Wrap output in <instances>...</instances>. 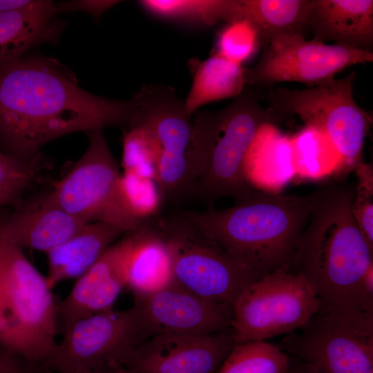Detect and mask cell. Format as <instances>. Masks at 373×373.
I'll return each mask as SVG.
<instances>
[{"label":"cell","instance_id":"6da1fadb","mask_svg":"<svg viewBox=\"0 0 373 373\" xmlns=\"http://www.w3.org/2000/svg\"><path fill=\"white\" fill-rule=\"evenodd\" d=\"M136 105L134 95L119 100L83 90L54 59L22 57L0 66V149L29 157L71 133L122 129Z\"/></svg>","mask_w":373,"mask_h":373},{"label":"cell","instance_id":"7a4b0ae2","mask_svg":"<svg viewBox=\"0 0 373 373\" xmlns=\"http://www.w3.org/2000/svg\"><path fill=\"white\" fill-rule=\"evenodd\" d=\"M355 189L321 188L290 269L302 275L330 309L373 312V249L352 212Z\"/></svg>","mask_w":373,"mask_h":373},{"label":"cell","instance_id":"3957f363","mask_svg":"<svg viewBox=\"0 0 373 373\" xmlns=\"http://www.w3.org/2000/svg\"><path fill=\"white\" fill-rule=\"evenodd\" d=\"M321 189L305 195L256 190L231 207L183 213L260 276L290 268Z\"/></svg>","mask_w":373,"mask_h":373},{"label":"cell","instance_id":"277c9868","mask_svg":"<svg viewBox=\"0 0 373 373\" xmlns=\"http://www.w3.org/2000/svg\"><path fill=\"white\" fill-rule=\"evenodd\" d=\"M260 97L245 86L224 108L195 113L193 146L198 176L190 196L207 204L227 197L238 202L257 190L245 176V157L261 126L283 117L263 108Z\"/></svg>","mask_w":373,"mask_h":373},{"label":"cell","instance_id":"5b68a950","mask_svg":"<svg viewBox=\"0 0 373 373\" xmlns=\"http://www.w3.org/2000/svg\"><path fill=\"white\" fill-rule=\"evenodd\" d=\"M57 307L46 276L0 227V347L50 373L58 343Z\"/></svg>","mask_w":373,"mask_h":373},{"label":"cell","instance_id":"8992f818","mask_svg":"<svg viewBox=\"0 0 373 373\" xmlns=\"http://www.w3.org/2000/svg\"><path fill=\"white\" fill-rule=\"evenodd\" d=\"M153 220L169 248L174 282L200 297L232 307L246 287L261 277L182 211Z\"/></svg>","mask_w":373,"mask_h":373},{"label":"cell","instance_id":"52a82bcc","mask_svg":"<svg viewBox=\"0 0 373 373\" xmlns=\"http://www.w3.org/2000/svg\"><path fill=\"white\" fill-rule=\"evenodd\" d=\"M321 304L312 286L289 268L262 276L242 291L232 307L230 328L236 344L292 334Z\"/></svg>","mask_w":373,"mask_h":373},{"label":"cell","instance_id":"ba28073f","mask_svg":"<svg viewBox=\"0 0 373 373\" xmlns=\"http://www.w3.org/2000/svg\"><path fill=\"white\" fill-rule=\"evenodd\" d=\"M131 117L152 135L158 150L157 182L164 202L190 196L198 176L193 147L192 115L174 89L144 85L135 95Z\"/></svg>","mask_w":373,"mask_h":373},{"label":"cell","instance_id":"9c48e42d","mask_svg":"<svg viewBox=\"0 0 373 373\" xmlns=\"http://www.w3.org/2000/svg\"><path fill=\"white\" fill-rule=\"evenodd\" d=\"M356 72L314 87H278L268 93L271 111L281 115H296L322 133L343 164L354 165L361 157L371 118L353 97Z\"/></svg>","mask_w":373,"mask_h":373},{"label":"cell","instance_id":"30bf717a","mask_svg":"<svg viewBox=\"0 0 373 373\" xmlns=\"http://www.w3.org/2000/svg\"><path fill=\"white\" fill-rule=\"evenodd\" d=\"M278 345L318 373H373V312L321 307Z\"/></svg>","mask_w":373,"mask_h":373},{"label":"cell","instance_id":"8fae6325","mask_svg":"<svg viewBox=\"0 0 373 373\" xmlns=\"http://www.w3.org/2000/svg\"><path fill=\"white\" fill-rule=\"evenodd\" d=\"M86 133V151L66 174L53 183L52 196L65 211L83 222H106L125 233L135 231L144 222L134 218L123 202L121 173L103 129Z\"/></svg>","mask_w":373,"mask_h":373},{"label":"cell","instance_id":"7c38bea8","mask_svg":"<svg viewBox=\"0 0 373 373\" xmlns=\"http://www.w3.org/2000/svg\"><path fill=\"white\" fill-rule=\"evenodd\" d=\"M61 334L47 365L50 373H106L125 367L137 346L149 337L134 305L86 316Z\"/></svg>","mask_w":373,"mask_h":373},{"label":"cell","instance_id":"4fadbf2b","mask_svg":"<svg viewBox=\"0 0 373 373\" xmlns=\"http://www.w3.org/2000/svg\"><path fill=\"white\" fill-rule=\"evenodd\" d=\"M262 49L258 62L244 67L246 85L271 88L294 82L314 87L333 80L351 66L373 61L372 52L307 40L296 32L278 34Z\"/></svg>","mask_w":373,"mask_h":373},{"label":"cell","instance_id":"5bb4252c","mask_svg":"<svg viewBox=\"0 0 373 373\" xmlns=\"http://www.w3.org/2000/svg\"><path fill=\"white\" fill-rule=\"evenodd\" d=\"M236 345L231 328L210 335L154 334L135 349L132 373H216Z\"/></svg>","mask_w":373,"mask_h":373},{"label":"cell","instance_id":"9a60e30c","mask_svg":"<svg viewBox=\"0 0 373 373\" xmlns=\"http://www.w3.org/2000/svg\"><path fill=\"white\" fill-rule=\"evenodd\" d=\"M133 305L149 336L210 335L230 328L232 307L203 298L175 282L152 294L135 296Z\"/></svg>","mask_w":373,"mask_h":373},{"label":"cell","instance_id":"2e32d148","mask_svg":"<svg viewBox=\"0 0 373 373\" xmlns=\"http://www.w3.org/2000/svg\"><path fill=\"white\" fill-rule=\"evenodd\" d=\"M131 242L132 232L114 242L77 279L68 294L57 302L59 333L79 319L113 309L121 292L126 288Z\"/></svg>","mask_w":373,"mask_h":373},{"label":"cell","instance_id":"e0dca14e","mask_svg":"<svg viewBox=\"0 0 373 373\" xmlns=\"http://www.w3.org/2000/svg\"><path fill=\"white\" fill-rule=\"evenodd\" d=\"M85 224L57 202L50 189L26 196L12 210L0 213L5 237L23 249L47 253Z\"/></svg>","mask_w":373,"mask_h":373},{"label":"cell","instance_id":"ac0fdd59","mask_svg":"<svg viewBox=\"0 0 373 373\" xmlns=\"http://www.w3.org/2000/svg\"><path fill=\"white\" fill-rule=\"evenodd\" d=\"M307 28L312 39L372 51V0H312Z\"/></svg>","mask_w":373,"mask_h":373},{"label":"cell","instance_id":"d6986e66","mask_svg":"<svg viewBox=\"0 0 373 373\" xmlns=\"http://www.w3.org/2000/svg\"><path fill=\"white\" fill-rule=\"evenodd\" d=\"M119 228L104 222L85 224L65 241L46 253L50 287L77 279L122 236Z\"/></svg>","mask_w":373,"mask_h":373},{"label":"cell","instance_id":"ffe728a7","mask_svg":"<svg viewBox=\"0 0 373 373\" xmlns=\"http://www.w3.org/2000/svg\"><path fill=\"white\" fill-rule=\"evenodd\" d=\"M173 283L170 252L152 218L132 231L126 288L135 297L152 294Z\"/></svg>","mask_w":373,"mask_h":373},{"label":"cell","instance_id":"44dd1931","mask_svg":"<svg viewBox=\"0 0 373 373\" xmlns=\"http://www.w3.org/2000/svg\"><path fill=\"white\" fill-rule=\"evenodd\" d=\"M59 13L55 2L43 0L0 12V66L22 58L39 43L52 41L58 30L52 19Z\"/></svg>","mask_w":373,"mask_h":373},{"label":"cell","instance_id":"7402d4cb","mask_svg":"<svg viewBox=\"0 0 373 373\" xmlns=\"http://www.w3.org/2000/svg\"><path fill=\"white\" fill-rule=\"evenodd\" d=\"M312 0H236L233 21L246 20L257 30L261 48L283 32L303 35Z\"/></svg>","mask_w":373,"mask_h":373},{"label":"cell","instance_id":"603a6c76","mask_svg":"<svg viewBox=\"0 0 373 373\" xmlns=\"http://www.w3.org/2000/svg\"><path fill=\"white\" fill-rule=\"evenodd\" d=\"M258 169L249 178L253 185L279 186L289 178L280 169H283L290 176L295 174L294 166V149L292 140L282 135L274 126L266 124L258 131L245 159V176ZM252 185V184H251Z\"/></svg>","mask_w":373,"mask_h":373},{"label":"cell","instance_id":"cb8c5ba5","mask_svg":"<svg viewBox=\"0 0 373 373\" xmlns=\"http://www.w3.org/2000/svg\"><path fill=\"white\" fill-rule=\"evenodd\" d=\"M245 86L244 67L213 53L198 62L194 70L191 87L184 100L186 111L192 115L206 104L235 98Z\"/></svg>","mask_w":373,"mask_h":373},{"label":"cell","instance_id":"d4e9b609","mask_svg":"<svg viewBox=\"0 0 373 373\" xmlns=\"http://www.w3.org/2000/svg\"><path fill=\"white\" fill-rule=\"evenodd\" d=\"M137 3L152 17L195 26L231 22L234 6V0H141Z\"/></svg>","mask_w":373,"mask_h":373},{"label":"cell","instance_id":"484cf974","mask_svg":"<svg viewBox=\"0 0 373 373\" xmlns=\"http://www.w3.org/2000/svg\"><path fill=\"white\" fill-rule=\"evenodd\" d=\"M51 168L41 153L23 157L0 149V207H15Z\"/></svg>","mask_w":373,"mask_h":373},{"label":"cell","instance_id":"4316f807","mask_svg":"<svg viewBox=\"0 0 373 373\" xmlns=\"http://www.w3.org/2000/svg\"><path fill=\"white\" fill-rule=\"evenodd\" d=\"M290 356L266 341L236 344L216 373H285Z\"/></svg>","mask_w":373,"mask_h":373},{"label":"cell","instance_id":"83f0119b","mask_svg":"<svg viewBox=\"0 0 373 373\" xmlns=\"http://www.w3.org/2000/svg\"><path fill=\"white\" fill-rule=\"evenodd\" d=\"M122 130L123 172L157 181L159 154L149 131L131 117Z\"/></svg>","mask_w":373,"mask_h":373},{"label":"cell","instance_id":"f1b7e54d","mask_svg":"<svg viewBox=\"0 0 373 373\" xmlns=\"http://www.w3.org/2000/svg\"><path fill=\"white\" fill-rule=\"evenodd\" d=\"M119 189L126 209L141 222L158 216L164 204L155 180L123 172L120 176Z\"/></svg>","mask_w":373,"mask_h":373},{"label":"cell","instance_id":"f546056e","mask_svg":"<svg viewBox=\"0 0 373 373\" xmlns=\"http://www.w3.org/2000/svg\"><path fill=\"white\" fill-rule=\"evenodd\" d=\"M261 48L256 28L247 21L227 23L218 33L215 52L233 62L241 64Z\"/></svg>","mask_w":373,"mask_h":373},{"label":"cell","instance_id":"4dcf8cb0","mask_svg":"<svg viewBox=\"0 0 373 373\" xmlns=\"http://www.w3.org/2000/svg\"><path fill=\"white\" fill-rule=\"evenodd\" d=\"M352 212L363 238L373 249L372 181L358 180L352 202Z\"/></svg>","mask_w":373,"mask_h":373},{"label":"cell","instance_id":"1f68e13d","mask_svg":"<svg viewBox=\"0 0 373 373\" xmlns=\"http://www.w3.org/2000/svg\"><path fill=\"white\" fill-rule=\"evenodd\" d=\"M114 0H75L57 2L59 12L82 11L99 18L104 12L119 3Z\"/></svg>","mask_w":373,"mask_h":373},{"label":"cell","instance_id":"d6a6232c","mask_svg":"<svg viewBox=\"0 0 373 373\" xmlns=\"http://www.w3.org/2000/svg\"><path fill=\"white\" fill-rule=\"evenodd\" d=\"M0 373H46L41 367L30 365L0 347Z\"/></svg>","mask_w":373,"mask_h":373},{"label":"cell","instance_id":"836d02e7","mask_svg":"<svg viewBox=\"0 0 373 373\" xmlns=\"http://www.w3.org/2000/svg\"><path fill=\"white\" fill-rule=\"evenodd\" d=\"M34 0H0V12L23 9L28 7Z\"/></svg>","mask_w":373,"mask_h":373},{"label":"cell","instance_id":"e575fe53","mask_svg":"<svg viewBox=\"0 0 373 373\" xmlns=\"http://www.w3.org/2000/svg\"><path fill=\"white\" fill-rule=\"evenodd\" d=\"M285 373H318L312 366L290 356L289 365Z\"/></svg>","mask_w":373,"mask_h":373},{"label":"cell","instance_id":"d590c367","mask_svg":"<svg viewBox=\"0 0 373 373\" xmlns=\"http://www.w3.org/2000/svg\"><path fill=\"white\" fill-rule=\"evenodd\" d=\"M106 373H132L126 367H119Z\"/></svg>","mask_w":373,"mask_h":373}]
</instances>
